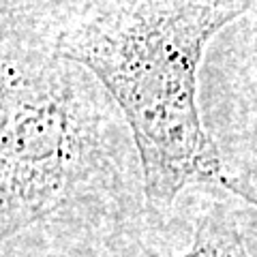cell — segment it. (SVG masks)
Listing matches in <instances>:
<instances>
[{
  "label": "cell",
  "mask_w": 257,
  "mask_h": 257,
  "mask_svg": "<svg viewBox=\"0 0 257 257\" xmlns=\"http://www.w3.org/2000/svg\"><path fill=\"white\" fill-rule=\"evenodd\" d=\"M0 199L3 257L155 214L122 109L58 52L45 3L3 0Z\"/></svg>",
  "instance_id": "1"
},
{
  "label": "cell",
  "mask_w": 257,
  "mask_h": 257,
  "mask_svg": "<svg viewBox=\"0 0 257 257\" xmlns=\"http://www.w3.org/2000/svg\"><path fill=\"white\" fill-rule=\"evenodd\" d=\"M257 0H45L56 47L105 86L140 150L148 206L172 210L191 184L242 199L202 114V67Z\"/></svg>",
  "instance_id": "2"
},
{
  "label": "cell",
  "mask_w": 257,
  "mask_h": 257,
  "mask_svg": "<svg viewBox=\"0 0 257 257\" xmlns=\"http://www.w3.org/2000/svg\"><path fill=\"white\" fill-rule=\"evenodd\" d=\"M202 84L204 122L242 199L257 208V3L214 39Z\"/></svg>",
  "instance_id": "3"
},
{
  "label": "cell",
  "mask_w": 257,
  "mask_h": 257,
  "mask_svg": "<svg viewBox=\"0 0 257 257\" xmlns=\"http://www.w3.org/2000/svg\"><path fill=\"white\" fill-rule=\"evenodd\" d=\"M178 257H251L234 212L223 204L206 208L195 225L191 246Z\"/></svg>",
  "instance_id": "4"
}]
</instances>
